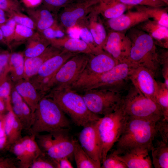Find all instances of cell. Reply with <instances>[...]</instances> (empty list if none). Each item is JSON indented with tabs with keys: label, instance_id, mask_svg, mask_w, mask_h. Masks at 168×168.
Returning a JSON list of instances; mask_svg holds the SVG:
<instances>
[{
	"label": "cell",
	"instance_id": "d4e9b609",
	"mask_svg": "<svg viewBox=\"0 0 168 168\" xmlns=\"http://www.w3.org/2000/svg\"><path fill=\"white\" fill-rule=\"evenodd\" d=\"M26 43L25 48L22 53L24 57L27 58L34 57L40 55L51 44L49 40L37 31Z\"/></svg>",
	"mask_w": 168,
	"mask_h": 168
},
{
	"label": "cell",
	"instance_id": "be15d7a7",
	"mask_svg": "<svg viewBox=\"0 0 168 168\" xmlns=\"http://www.w3.org/2000/svg\"><path fill=\"white\" fill-rule=\"evenodd\" d=\"M2 51L1 50V49L0 48V53L2 52Z\"/></svg>",
	"mask_w": 168,
	"mask_h": 168
},
{
	"label": "cell",
	"instance_id": "bcb514c9",
	"mask_svg": "<svg viewBox=\"0 0 168 168\" xmlns=\"http://www.w3.org/2000/svg\"><path fill=\"white\" fill-rule=\"evenodd\" d=\"M156 136L158 135L161 140L168 143V119L163 117L156 123Z\"/></svg>",
	"mask_w": 168,
	"mask_h": 168
},
{
	"label": "cell",
	"instance_id": "4316f807",
	"mask_svg": "<svg viewBox=\"0 0 168 168\" xmlns=\"http://www.w3.org/2000/svg\"><path fill=\"white\" fill-rule=\"evenodd\" d=\"M25 57L22 52L10 54L8 59L9 75L13 82L24 78Z\"/></svg>",
	"mask_w": 168,
	"mask_h": 168
},
{
	"label": "cell",
	"instance_id": "603a6c76",
	"mask_svg": "<svg viewBox=\"0 0 168 168\" xmlns=\"http://www.w3.org/2000/svg\"><path fill=\"white\" fill-rule=\"evenodd\" d=\"M140 29L150 35L155 44L163 48H168V28L154 20L149 19L139 24Z\"/></svg>",
	"mask_w": 168,
	"mask_h": 168
},
{
	"label": "cell",
	"instance_id": "cb8c5ba5",
	"mask_svg": "<svg viewBox=\"0 0 168 168\" xmlns=\"http://www.w3.org/2000/svg\"><path fill=\"white\" fill-rule=\"evenodd\" d=\"M49 40L51 44L72 53L95 54L89 45L79 38L68 35L62 38Z\"/></svg>",
	"mask_w": 168,
	"mask_h": 168
},
{
	"label": "cell",
	"instance_id": "8d00e7d4",
	"mask_svg": "<svg viewBox=\"0 0 168 168\" xmlns=\"http://www.w3.org/2000/svg\"><path fill=\"white\" fill-rule=\"evenodd\" d=\"M29 168H58L57 161L42 152L32 162Z\"/></svg>",
	"mask_w": 168,
	"mask_h": 168
},
{
	"label": "cell",
	"instance_id": "7a4b0ae2",
	"mask_svg": "<svg viewBox=\"0 0 168 168\" xmlns=\"http://www.w3.org/2000/svg\"><path fill=\"white\" fill-rule=\"evenodd\" d=\"M65 114L51 98L45 95L40 99L33 114L28 133L35 136L44 132L51 133L68 129L70 122Z\"/></svg>",
	"mask_w": 168,
	"mask_h": 168
},
{
	"label": "cell",
	"instance_id": "f907efd6",
	"mask_svg": "<svg viewBox=\"0 0 168 168\" xmlns=\"http://www.w3.org/2000/svg\"><path fill=\"white\" fill-rule=\"evenodd\" d=\"M19 168L16 159L9 157H0V168Z\"/></svg>",
	"mask_w": 168,
	"mask_h": 168
},
{
	"label": "cell",
	"instance_id": "9f6ffc18",
	"mask_svg": "<svg viewBox=\"0 0 168 168\" xmlns=\"http://www.w3.org/2000/svg\"><path fill=\"white\" fill-rule=\"evenodd\" d=\"M5 114L0 120V138L5 136Z\"/></svg>",
	"mask_w": 168,
	"mask_h": 168
},
{
	"label": "cell",
	"instance_id": "e7e4bbea",
	"mask_svg": "<svg viewBox=\"0 0 168 168\" xmlns=\"http://www.w3.org/2000/svg\"><path fill=\"white\" fill-rule=\"evenodd\" d=\"M0 114H1V113H0Z\"/></svg>",
	"mask_w": 168,
	"mask_h": 168
},
{
	"label": "cell",
	"instance_id": "7dc6e473",
	"mask_svg": "<svg viewBox=\"0 0 168 168\" xmlns=\"http://www.w3.org/2000/svg\"><path fill=\"white\" fill-rule=\"evenodd\" d=\"M23 130V128L21 123L15 116L11 135L8 142L10 147L13 143L22 138L21 132Z\"/></svg>",
	"mask_w": 168,
	"mask_h": 168
},
{
	"label": "cell",
	"instance_id": "ee69618b",
	"mask_svg": "<svg viewBox=\"0 0 168 168\" xmlns=\"http://www.w3.org/2000/svg\"><path fill=\"white\" fill-rule=\"evenodd\" d=\"M33 114L31 111L27 104L24 101L22 103V113L20 119L23 130L27 131L31 127Z\"/></svg>",
	"mask_w": 168,
	"mask_h": 168
},
{
	"label": "cell",
	"instance_id": "6125c7cd",
	"mask_svg": "<svg viewBox=\"0 0 168 168\" xmlns=\"http://www.w3.org/2000/svg\"><path fill=\"white\" fill-rule=\"evenodd\" d=\"M98 0L100 1L101 2H104L106 0Z\"/></svg>",
	"mask_w": 168,
	"mask_h": 168
},
{
	"label": "cell",
	"instance_id": "7c38bea8",
	"mask_svg": "<svg viewBox=\"0 0 168 168\" xmlns=\"http://www.w3.org/2000/svg\"><path fill=\"white\" fill-rule=\"evenodd\" d=\"M155 76L148 68L142 66H136L131 70L129 78L132 84L138 91L155 102L158 88Z\"/></svg>",
	"mask_w": 168,
	"mask_h": 168
},
{
	"label": "cell",
	"instance_id": "3957f363",
	"mask_svg": "<svg viewBox=\"0 0 168 168\" xmlns=\"http://www.w3.org/2000/svg\"><path fill=\"white\" fill-rule=\"evenodd\" d=\"M45 95L53 99L77 126L83 127L100 118L89 110L81 94L69 87L50 91Z\"/></svg>",
	"mask_w": 168,
	"mask_h": 168
},
{
	"label": "cell",
	"instance_id": "680465c9",
	"mask_svg": "<svg viewBox=\"0 0 168 168\" xmlns=\"http://www.w3.org/2000/svg\"><path fill=\"white\" fill-rule=\"evenodd\" d=\"M0 44L7 46L6 42L3 37L2 31L0 28Z\"/></svg>",
	"mask_w": 168,
	"mask_h": 168
},
{
	"label": "cell",
	"instance_id": "83f0119b",
	"mask_svg": "<svg viewBox=\"0 0 168 168\" xmlns=\"http://www.w3.org/2000/svg\"><path fill=\"white\" fill-rule=\"evenodd\" d=\"M21 140L24 155L23 168H29L32 162L42 152L36 141L35 136H26L22 137Z\"/></svg>",
	"mask_w": 168,
	"mask_h": 168
},
{
	"label": "cell",
	"instance_id": "b9f144b4",
	"mask_svg": "<svg viewBox=\"0 0 168 168\" xmlns=\"http://www.w3.org/2000/svg\"><path fill=\"white\" fill-rule=\"evenodd\" d=\"M13 82L9 75L7 73L0 77V97L7 99L10 97Z\"/></svg>",
	"mask_w": 168,
	"mask_h": 168
},
{
	"label": "cell",
	"instance_id": "f35d334b",
	"mask_svg": "<svg viewBox=\"0 0 168 168\" xmlns=\"http://www.w3.org/2000/svg\"><path fill=\"white\" fill-rule=\"evenodd\" d=\"M0 9L6 13L8 18L13 12H22L24 10L17 0H0Z\"/></svg>",
	"mask_w": 168,
	"mask_h": 168
},
{
	"label": "cell",
	"instance_id": "11a10c76",
	"mask_svg": "<svg viewBox=\"0 0 168 168\" xmlns=\"http://www.w3.org/2000/svg\"><path fill=\"white\" fill-rule=\"evenodd\" d=\"M10 146L6 136L0 138V152L4 150H9Z\"/></svg>",
	"mask_w": 168,
	"mask_h": 168
},
{
	"label": "cell",
	"instance_id": "8992f818",
	"mask_svg": "<svg viewBox=\"0 0 168 168\" xmlns=\"http://www.w3.org/2000/svg\"><path fill=\"white\" fill-rule=\"evenodd\" d=\"M137 31L133 37H129L132 45L127 59L136 66L148 68L155 75L160 66L156 44L148 34L142 31Z\"/></svg>",
	"mask_w": 168,
	"mask_h": 168
},
{
	"label": "cell",
	"instance_id": "ac0fdd59",
	"mask_svg": "<svg viewBox=\"0 0 168 168\" xmlns=\"http://www.w3.org/2000/svg\"><path fill=\"white\" fill-rule=\"evenodd\" d=\"M100 3L76 26L80 25L87 27L91 33L96 45L103 50L107 34L99 11V7Z\"/></svg>",
	"mask_w": 168,
	"mask_h": 168
},
{
	"label": "cell",
	"instance_id": "9a60e30c",
	"mask_svg": "<svg viewBox=\"0 0 168 168\" xmlns=\"http://www.w3.org/2000/svg\"><path fill=\"white\" fill-rule=\"evenodd\" d=\"M98 121L83 127L79 133L78 141L82 149L90 157L101 164L100 146L96 128Z\"/></svg>",
	"mask_w": 168,
	"mask_h": 168
},
{
	"label": "cell",
	"instance_id": "91938a15",
	"mask_svg": "<svg viewBox=\"0 0 168 168\" xmlns=\"http://www.w3.org/2000/svg\"><path fill=\"white\" fill-rule=\"evenodd\" d=\"M167 5H168V0H162Z\"/></svg>",
	"mask_w": 168,
	"mask_h": 168
},
{
	"label": "cell",
	"instance_id": "c3c4849f",
	"mask_svg": "<svg viewBox=\"0 0 168 168\" xmlns=\"http://www.w3.org/2000/svg\"><path fill=\"white\" fill-rule=\"evenodd\" d=\"M160 65L162 66V75L164 80V83L168 87V51L159 54Z\"/></svg>",
	"mask_w": 168,
	"mask_h": 168
},
{
	"label": "cell",
	"instance_id": "f1b7e54d",
	"mask_svg": "<svg viewBox=\"0 0 168 168\" xmlns=\"http://www.w3.org/2000/svg\"><path fill=\"white\" fill-rule=\"evenodd\" d=\"M151 151L152 164L155 168H168V143L162 140H157L152 144Z\"/></svg>",
	"mask_w": 168,
	"mask_h": 168
},
{
	"label": "cell",
	"instance_id": "7402d4cb",
	"mask_svg": "<svg viewBox=\"0 0 168 168\" xmlns=\"http://www.w3.org/2000/svg\"><path fill=\"white\" fill-rule=\"evenodd\" d=\"M14 87L30 108L33 114L39 102L44 96L36 89L29 80L24 78L14 82Z\"/></svg>",
	"mask_w": 168,
	"mask_h": 168
},
{
	"label": "cell",
	"instance_id": "6da1fadb",
	"mask_svg": "<svg viewBox=\"0 0 168 168\" xmlns=\"http://www.w3.org/2000/svg\"><path fill=\"white\" fill-rule=\"evenodd\" d=\"M135 66L127 59L105 72L78 79L69 87L78 93L90 89H105L121 93L126 88L131 71Z\"/></svg>",
	"mask_w": 168,
	"mask_h": 168
},
{
	"label": "cell",
	"instance_id": "277c9868",
	"mask_svg": "<svg viewBox=\"0 0 168 168\" xmlns=\"http://www.w3.org/2000/svg\"><path fill=\"white\" fill-rule=\"evenodd\" d=\"M126 118L123 132L116 142V153L119 154L137 146H152L156 136L157 121Z\"/></svg>",
	"mask_w": 168,
	"mask_h": 168
},
{
	"label": "cell",
	"instance_id": "2e32d148",
	"mask_svg": "<svg viewBox=\"0 0 168 168\" xmlns=\"http://www.w3.org/2000/svg\"><path fill=\"white\" fill-rule=\"evenodd\" d=\"M151 147L146 145L137 146L120 154L116 153L127 168H152V164L149 152Z\"/></svg>",
	"mask_w": 168,
	"mask_h": 168
},
{
	"label": "cell",
	"instance_id": "ba28073f",
	"mask_svg": "<svg viewBox=\"0 0 168 168\" xmlns=\"http://www.w3.org/2000/svg\"><path fill=\"white\" fill-rule=\"evenodd\" d=\"M90 54H77L59 68L45 85L43 93L70 87L78 78L84 70Z\"/></svg>",
	"mask_w": 168,
	"mask_h": 168
},
{
	"label": "cell",
	"instance_id": "836d02e7",
	"mask_svg": "<svg viewBox=\"0 0 168 168\" xmlns=\"http://www.w3.org/2000/svg\"><path fill=\"white\" fill-rule=\"evenodd\" d=\"M35 139L42 152L46 153L55 143L56 137L53 132L45 134H38L35 136Z\"/></svg>",
	"mask_w": 168,
	"mask_h": 168
},
{
	"label": "cell",
	"instance_id": "5bb4252c",
	"mask_svg": "<svg viewBox=\"0 0 168 168\" xmlns=\"http://www.w3.org/2000/svg\"><path fill=\"white\" fill-rule=\"evenodd\" d=\"M119 62L105 51L90 54L87 64L78 79L99 75L112 69Z\"/></svg>",
	"mask_w": 168,
	"mask_h": 168
},
{
	"label": "cell",
	"instance_id": "f5cc1de1",
	"mask_svg": "<svg viewBox=\"0 0 168 168\" xmlns=\"http://www.w3.org/2000/svg\"><path fill=\"white\" fill-rule=\"evenodd\" d=\"M56 161L57 163L58 168H73L68 157L62 158Z\"/></svg>",
	"mask_w": 168,
	"mask_h": 168
},
{
	"label": "cell",
	"instance_id": "e0dca14e",
	"mask_svg": "<svg viewBox=\"0 0 168 168\" xmlns=\"http://www.w3.org/2000/svg\"><path fill=\"white\" fill-rule=\"evenodd\" d=\"M67 129H62L54 131L55 142L46 153L54 160L64 157L69 159L73 157L75 139L69 136Z\"/></svg>",
	"mask_w": 168,
	"mask_h": 168
},
{
	"label": "cell",
	"instance_id": "7bdbcfd3",
	"mask_svg": "<svg viewBox=\"0 0 168 168\" xmlns=\"http://www.w3.org/2000/svg\"><path fill=\"white\" fill-rule=\"evenodd\" d=\"M129 5H141L151 7H165L168 6L162 0H118Z\"/></svg>",
	"mask_w": 168,
	"mask_h": 168
},
{
	"label": "cell",
	"instance_id": "94428289",
	"mask_svg": "<svg viewBox=\"0 0 168 168\" xmlns=\"http://www.w3.org/2000/svg\"><path fill=\"white\" fill-rule=\"evenodd\" d=\"M4 114H0V120L1 119V118L3 116V115Z\"/></svg>",
	"mask_w": 168,
	"mask_h": 168
},
{
	"label": "cell",
	"instance_id": "681fc988",
	"mask_svg": "<svg viewBox=\"0 0 168 168\" xmlns=\"http://www.w3.org/2000/svg\"><path fill=\"white\" fill-rule=\"evenodd\" d=\"M10 54L7 50L0 53V77L7 73H9L8 59Z\"/></svg>",
	"mask_w": 168,
	"mask_h": 168
},
{
	"label": "cell",
	"instance_id": "db71d44e",
	"mask_svg": "<svg viewBox=\"0 0 168 168\" xmlns=\"http://www.w3.org/2000/svg\"><path fill=\"white\" fill-rule=\"evenodd\" d=\"M27 7H34L39 6L42 0H22Z\"/></svg>",
	"mask_w": 168,
	"mask_h": 168
},
{
	"label": "cell",
	"instance_id": "74e56055",
	"mask_svg": "<svg viewBox=\"0 0 168 168\" xmlns=\"http://www.w3.org/2000/svg\"><path fill=\"white\" fill-rule=\"evenodd\" d=\"M41 33L49 40L62 38L68 35L60 26L58 21Z\"/></svg>",
	"mask_w": 168,
	"mask_h": 168
},
{
	"label": "cell",
	"instance_id": "f6af8a7d",
	"mask_svg": "<svg viewBox=\"0 0 168 168\" xmlns=\"http://www.w3.org/2000/svg\"><path fill=\"white\" fill-rule=\"evenodd\" d=\"M9 17L12 18L17 24L36 30L35 26L32 19L28 16L23 14L21 12H13Z\"/></svg>",
	"mask_w": 168,
	"mask_h": 168
},
{
	"label": "cell",
	"instance_id": "d6a6232c",
	"mask_svg": "<svg viewBox=\"0 0 168 168\" xmlns=\"http://www.w3.org/2000/svg\"><path fill=\"white\" fill-rule=\"evenodd\" d=\"M158 83V88L155 102L161 109L164 118L168 119V87L164 82Z\"/></svg>",
	"mask_w": 168,
	"mask_h": 168
},
{
	"label": "cell",
	"instance_id": "60d3db41",
	"mask_svg": "<svg viewBox=\"0 0 168 168\" xmlns=\"http://www.w3.org/2000/svg\"><path fill=\"white\" fill-rule=\"evenodd\" d=\"M74 0H42V6L56 15L62 8Z\"/></svg>",
	"mask_w": 168,
	"mask_h": 168
},
{
	"label": "cell",
	"instance_id": "30bf717a",
	"mask_svg": "<svg viewBox=\"0 0 168 168\" xmlns=\"http://www.w3.org/2000/svg\"><path fill=\"white\" fill-rule=\"evenodd\" d=\"M101 2L98 0H74L58 12V22L67 33L68 30L75 27Z\"/></svg>",
	"mask_w": 168,
	"mask_h": 168
},
{
	"label": "cell",
	"instance_id": "ab89813d",
	"mask_svg": "<svg viewBox=\"0 0 168 168\" xmlns=\"http://www.w3.org/2000/svg\"><path fill=\"white\" fill-rule=\"evenodd\" d=\"M102 168H127L125 164L118 157L115 150L107 155L101 164Z\"/></svg>",
	"mask_w": 168,
	"mask_h": 168
},
{
	"label": "cell",
	"instance_id": "1f68e13d",
	"mask_svg": "<svg viewBox=\"0 0 168 168\" xmlns=\"http://www.w3.org/2000/svg\"><path fill=\"white\" fill-rule=\"evenodd\" d=\"M35 32L34 30L30 28L16 24L10 49L11 50L14 47L26 43Z\"/></svg>",
	"mask_w": 168,
	"mask_h": 168
},
{
	"label": "cell",
	"instance_id": "5b68a950",
	"mask_svg": "<svg viewBox=\"0 0 168 168\" xmlns=\"http://www.w3.org/2000/svg\"><path fill=\"white\" fill-rule=\"evenodd\" d=\"M126 117L157 121L163 117L162 110L154 101L145 96L132 84L123 96L120 106Z\"/></svg>",
	"mask_w": 168,
	"mask_h": 168
},
{
	"label": "cell",
	"instance_id": "ffe728a7",
	"mask_svg": "<svg viewBox=\"0 0 168 168\" xmlns=\"http://www.w3.org/2000/svg\"><path fill=\"white\" fill-rule=\"evenodd\" d=\"M63 50L60 48L51 44L40 55L34 57H25L24 79L29 80L36 74L40 67L45 62Z\"/></svg>",
	"mask_w": 168,
	"mask_h": 168
},
{
	"label": "cell",
	"instance_id": "e575fe53",
	"mask_svg": "<svg viewBox=\"0 0 168 168\" xmlns=\"http://www.w3.org/2000/svg\"><path fill=\"white\" fill-rule=\"evenodd\" d=\"M76 27L78 28L79 37L89 45L95 54L99 53L104 51L100 49L96 45L91 33L87 27L80 25L77 26Z\"/></svg>",
	"mask_w": 168,
	"mask_h": 168
},
{
	"label": "cell",
	"instance_id": "f546056e",
	"mask_svg": "<svg viewBox=\"0 0 168 168\" xmlns=\"http://www.w3.org/2000/svg\"><path fill=\"white\" fill-rule=\"evenodd\" d=\"M73 157L77 168H100V163L92 159L85 152L78 141L75 139Z\"/></svg>",
	"mask_w": 168,
	"mask_h": 168
},
{
	"label": "cell",
	"instance_id": "484cf974",
	"mask_svg": "<svg viewBox=\"0 0 168 168\" xmlns=\"http://www.w3.org/2000/svg\"><path fill=\"white\" fill-rule=\"evenodd\" d=\"M133 6L126 4L118 0H106L101 2L99 9L101 15L108 19L117 17Z\"/></svg>",
	"mask_w": 168,
	"mask_h": 168
},
{
	"label": "cell",
	"instance_id": "8fae6325",
	"mask_svg": "<svg viewBox=\"0 0 168 168\" xmlns=\"http://www.w3.org/2000/svg\"><path fill=\"white\" fill-rule=\"evenodd\" d=\"M77 54L63 50L61 53L45 62L36 74L29 80L36 89L44 95L43 91L46 83L62 66Z\"/></svg>",
	"mask_w": 168,
	"mask_h": 168
},
{
	"label": "cell",
	"instance_id": "44dd1931",
	"mask_svg": "<svg viewBox=\"0 0 168 168\" xmlns=\"http://www.w3.org/2000/svg\"><path fill=\"white\" fill-rule=\"evenodd\" d=\"M25 11L34 23L36 30L40 33L57 21L56 15L42 5L27 7Z\"/></svg>",
	"mask_w": 168,
	"mask_h": 168
},
{
	"label": "cell",
	"instance_id": "d590c367",
	"mask_svg": "<svg viewBox=\"0 0 168 168\" xmlns=\"http://www.w3.org/2000/svg\"><path fill=\"white\" fill-rule=\"evenodd\" d=\"M16 25L14 20L11 17H9L5 22L0 24V28L3 38L7 46L9 49L13 39Z\"/></svg>",
	"mask_w": 168,
	"mask_h": 168
},
{
	"label": "cell",
	"instance_id": "52a82bcc",
	"mask_svg": "<svg viewBox=\"0 0 168 168\" xmlns=\"http://www.w3.org/2000/svg\"><path fill=\"white\" fill-rule=\"evenodd\" d=\"M127 118L119 108L114 112L100 118L96 128L99 142L100 162L105 159L109 151L119 138Z\"/></svg>",
	"mask_w": 168,
	"mask_h": 168
},
{
	"label": "cell",
	"instance_id": "d6986e66",
	"mask_svg": "<svg viewBox=\"0 0 168 168\" xmlns=\"http://www.w3.org/2000/svg\"><path fill=\"white\" fill-rule=\"evenodd\" d=\"M150 18L142 11L129 10L117 17L107 19V24L112 30L123 31Z\"/></svg>",
	"mask_w": 168,
	"mask_h": 168
},
{
	"label": "cell",
	"instance_id": "816d5d0a",
	"mask_svg": "<svg viewBox=\"0 0 168 168\" xmlns=\"http://www.w3.org/2000/svg\"><path fill=\"white\" fill-rule=\"evenodd\" d=\"M11 105L10 98L5 99L0 97V113L4 114L8 111Z\"/></svg>",
	"mask_w": 168,
	"mask_h": 168
},
{
	"label": "cell",
	"instance_id": "4dcf8cb0",
	"mask_svg": "<svg viewBox=\"0 0 168 168\" xmlns=\"http://www.w3.org/2000/svg\"><path fill=\"white\" fill-rule=\"evenodd\" d=\"M136 10L142 11L147 14L150 18L160 25L168 28L167 8L164 7H151L141 5L134 6Z\"/></svg>",
	"mask_w": 168,
	"mask_h": 168
},
{
	"label": "cell",
	"instance_id": "9c48e42d",
	"mask_svg": "<svg viewBox=\"0 0 168 168\" xmlns=\"http://www.w3.org/2000/svg\"><path fill=\"white\" fill-rule=\"evenodd\" d=\"M82 93L89 110L96 114L104 116L118 109L123 97L120 93L105 89H90Z\"/></svg>",
	"mask_w": 168,
	"mask_h": 168
},
{
	"label": "cell",
	"instance_id": "4fadbf2b",
	"mask_svg": "<svg viewBox=\"0 0 168 168\" xmlns=\"http://www.w3.org/2000/svg\"><path fill=\"white\" fill-rule=\"evenodd\" d=\"M132 45L131 39L123 31L112 30L107 34L103 49L120 62L127 59Z\"/></svg>",
	"mask_w": 168,
	"mask_h": 168
},
{
	"label": "cell",
	"instance_id": "6f0895ef",
	"mask_svg": "<svg viewBox=\"0 0 168 168\" xmlns=\"http://www.w3.org/2000/svg\"><path fill=\"white\" fill-rule=\"evenodd\" d=\"M7 17H8L6 13L0 9V24L5 22L9 18Z\"/></svg>",
	"mask_w": 168,
	"mask_h": 168
}]
</instances>
